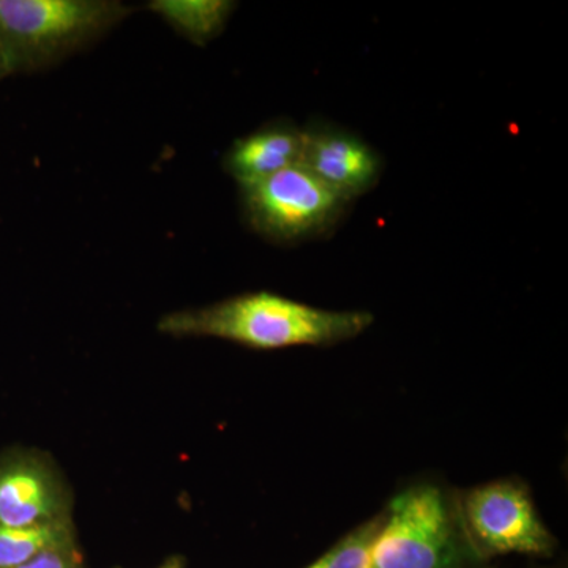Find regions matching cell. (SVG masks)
Instances as JSON below:
<instances>
[{"mask_svg":"<svg viewBox=\"0 0 568 568\" xmlns=\"http://www.w3.org/2000/svg\"><path fill=\"white\" fill-rule=\"evenodd\" d=\"M375 316L325 310L267 291L235 295L201 308L179 310L159 321L164 335L227 339L250 349L334 346L364 334Z\"/></svg>","mask_w":568,"mask_h":568,"instance_id":"6da1fadb","label":"cell"},{"mask_svg":"<svg viewBox=\"0 0 568 568\" xmlns=\"http://www.w3.org/2000/svg\"><path fill=\"white\" fill-rule=\"evenodd\" d=\"M457 497L435 484L403 489L383 511L366 568H477Z\"/></svg>","mask_w":568,"mask_h":568,"instance_id":"7a4b0ae2","label":"cell"},{"mask_svg":"<svg viewBox=\"0 0 568 568\" xmlns=\"http://www.w3.org/2000/svg\"><path fill=\"white\" fill-rule=\"evenodd\" d=\"M130 13L114 0H0V54L10 77L44 70Z\"/></svg>","mask_w":568,"mask_h":568,"instance_id":"3957f363","label":"cell"},{"mask_svg":"<svg viewBox=\"0 0 568 568\" xmlns=\"http://www.w3.org/2000/svg\"><path fill=\"white\" fill-rule=\"evenodd\" d=\"M241 190L246 222L276 244L328 233L349 204L302 164Z\"/></svg>","mask_w":568,"mask_h":568,"instance_id":"277c9868","label":"cell"},{"mask_svg":"<svg viewBox=\"0 0 568 568\" xmlns=\"http://www.w3.org/2000/svg\"><path fill=\"white\" fill-rule=\"evenodd\" d=\"M458 504L467 538L484 560L500 555L547 558L555 551V537L521 481H489L469 489Z\"/></svg>","mask_w":568,"mask_h":568,"instance_id":"5b68a950","label":"cell"},{"mask_svg":"<svg viewBox=\"0 0 568 568\" xmlns=\"http://www.w3.org/2000/svg\"><path fill=\"white\" fill-rule=\"evenodd\" d=\"M73 519V491L51 455L36 448L0 452V526L36 528Z\"/></svg>","mask_w":568,"mask_h":568,"instance_id":"8992f818","label":"cell"},{"mask_svg":"<svg viewBox=\"0 0 568 568\" xmlns=\"http://www.w3.org/2000/svg\"><path fill=\"white\" fill-rule=\"evenodd\" d=\"M302 166L351 203L375 189L383 163L372 145L335 126L305 130Z\"/></svg>","mask_w":568,"mask_h":568,"instance_id":"52a82bcc","label":"cell"},{"mask_svg":"<svg viewBox=\"0 0 568 568\" xmlns=\"http://www.w3.org/2000/svg\"><path fill=\"white\" fill-rule=\"evenodd\" d=\"M304 145L305 130L275 123L235 141L224 159V170L244 189L301 164Z\"/></svg>","mask_w":568,"mask_h":568,"instance_id":"ba28073f","label":"cell"},{"mask_svg":"<svg viewBox=\"0 0 568 568\" xmlns=\"http://www.w3.org/2000/svg\"><path fill=\"white\" fill-rule=\"evenodd\" d=\"M149 9L194 44L204 47L222 33L235 3L227 0H153Z\"/></svg>","mask_w":568,"mask_h":568,"instance_id":"9c48e42d","label":"cell"},{"mask_svg":"<svg viewBox=\"0 0 568 568\" xmlns=\"http://www.w3.org/2000/svg\"><path fill=\"white\" fill-rule=\"evenodd\" d=\"M78 541L73 519L36 528L0 526V568H13L28 562L51 548Z\"/></svg>","mask_w":568,"mask_h":568,"instance_id":"30bf717a","label":"cell"},{"mask_svg":"<svg viewBox=\"0 0 568 568\" xmlns=\"http://www.w3.org/2000/svg\"><path fill=\"white\" fill-rule=\"evenodd\" d=\"M381 521H383V514L357 526L320 559L305 568H366L369 549L381 528Z\"/></svg>","mask_w":568,"mask_h":568,"instance_id":"8fae6325","label":"cell"},{"mask_svg":"<svg viewBox=\"0 0 568 568\" xmlns=\"http://www.w3.org/2000/svg\"><path fill=\"white\" fill-rule=\"evenodd\" d=\"M13 568H85L80 541L51 548L28 562Z\"/></svg>","mask_w":568,"mask_h":568,"instance_id":"7c38bea8","label":"cell"},{"mask_svg":"<svg viewBox=\"0 0 568 568\" xmlns=\"http://www.w3.org/2000/svg\"><path fill=\"white\" fill-rule=\"evenodd\" d=\"M159 568H185V562H183V559L179 558V556H174V558L164 560Z\"/></svg>","mask_w":568,"mask_h":568,"instance_id":"4fadbf2b","label":"cell"},{"mask_svg":"<svg viewBox=\"0 0 568 568\" xmlns=\"http://www.w3.org/2000/svg\"><path fill=\"white\" fill-rule=\"evenodd\" d=\"M9 69H7L6 61H3L2 54H0V82L9 78Z\"/></svg>","mask_w":568,"mask_h":568,"instance_id":"5bb4252c","label":"cell"}]
</instances>
